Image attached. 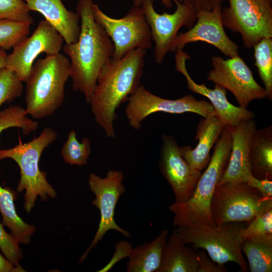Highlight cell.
Masks as SVG:
<instances>
[{
  "label": "cell",
  "mask_w": 272,
  "mask_h": 272,
  "mask_svg": "<svg viewBox=\"0 0 272 272\" xmlns=\"http://www.w3.org/2000/svg\"><path fill=\"white\" fill-rule=\"evenodd\" d=\"M24 0H0V20L23 22L32 25L33 19Z\"/></svg>",
  "instance_id": "31"
},
{
  "label": "cell",
  "mask_w": 272,
  "mask_h": 272,
  "mask_svg": "<svg viewBox=\"0 0 272 272\" xmlns=\"http://www.w3.org/2000/svg\"><path fill=\"white\" fill-rule=\"evenodd\" d=\"M222 9L224 26L239 33L250 48L261 39L272 38V0H228Z\"/></svg>",
  "instance_id": "8"
},
{
  "label": "cell",
  "mask_w": 272,
  "mask_h": 272,
  "mask_svg": "<svg viewBox=\"0 0 272 272\" xmlns=\"http://www.w3.org/2000/svg\"><path fill=\"white\" fill-rule=\"evenodd\" d=\"M212 63L213 69L209 73L208 80L230 91L239 106L247 108L252 100L266 97L265 89L257 83L251 71L239 55L226 60L214 56Z\"/></svg>",
  "instance_id": "12"
},
{
  "label": "cell",
  "mask_w": 272,
  "mask_h": 272,
  "mask_svg": "<svg viewBox=\"0 0 272 272\" xmlns=\"http://www.w3.org/2000/svg\"><path fill=\"white\" fill-rule=\"evenodd\" d=\"M197 253L198 260L197 272L227 271L224 265L216 264L215 262L208 257L205 250L201 249Z\"/></svg>",
  "instance_id": "34"
},
{
  "label": "cell",
  "mask_w": 272,
  "mask_h": 272,
  "mask_svg": "<svg viewBox=\"0 0 272 272\" xmlns=\"http://www.w3.org/2000/svg\"><path fill=\"white\" fill-rule=\"evenodd\" d=\"M93 0H79L77 12L81 30L78 41L65 44L62 49L69 57L72 88L82 93L87 103L96 88L103 67L113 57L114 45L94 17Z\"/></svg>",
  "instance_id": "1"
},
{
  "label": "cell",
  "mask_w": 272,
  "mask_h": 272,
  "mask_svg": "<svg viewBox=\"0 0 272 272\" xmlns=\"http://www.w3.org/2000/svg\"><path fill=\"white\" fill-rule=\"evenodd\" d=\"M63 42L56 29L47 21L42 20L30 37L13 48L12 52L8 54L5 67L13 71L21 81L26 82L36 57L42 53L46 55L59 53Z\"/></svg>",
  "instance_id": "13"
},
{
  "label": "cell",
  "mask_w": 272,
  "mask_h": 272,
  "mask_svg": "<svg viewBox=\"0 0 272 272\" xmlns=\"http://www.w3.org/2000/svg\"><path fill=\"white\" fill-rule=\"evenodd\" d=\"M0 248L5 257L15 266H19L22 252L12 234H8L0 223Z\"/></svg>",
  "instance_id": "33"
},
{
  "label": "cell",
  "mask_w": 272,
  "mask_h": 272,
  "mask_svg": "<svg viewBox=\"0 0 272 272\" xmlns=\"http://www.w3.org/2000/svg\"><path fill=\"white\" fill-rule=\"evenodd\" d=\"M173 233L167 239L157 272H197V253Z\"/></svg>",
  "instance_id": "22"
},
{
  "label": "cell",
  "mask_w": 272,
  "mask_h": 272,
  "mask_svg": "<svg viewBox=\"0 0 272 272\" xmlns=\"http://www.w3.org/2000/svg\"><path fill=\"white\" fill-rule=\"evenodd\" d=\"M8 54L6 50L0 48V70L5 67Z\"/></svg>",
  "instance_id": "39"
},
{
  "label": "cell",
  "mask_w": 272,
  "mask_h": 272,
  "mask_svg": "<svg viewBox=\"0 0 272 272\" xmlns=\"http://www.w3.org/2000/svg\"><path fill=\"white\" fill-rule=\"evenodd\" d=\"M57 137L54 129L45 127L37 137L28 143H23L20 140L13 148L0 149V161L11 159L20 168V179L16 189L18 192L25 191L24 208L28 213L34 207L38 196L42 201L56 197V191L48 182L46 173L39 169V162L43 151Z\"/></svg>",
  "instance_id": "5"
},
{
  "label": "cell",
  "mask_w": 272,
  "mask_h": 272,
  "mask_svg": "<svg viewBox=\"0 0 272 272\" xmlns=\"http://www.w3.org/2000/svg\"><path fill=\"white\" fill-rule=\"evenodd\" d=\"M145 0H132L133 6H141ZM162 4L167 8H170L172 6V2L174 3L178 0H160Z\"/></svg>",
  "instance_id": "38"
},
{
  "label": "cell",
  "mask_w": 272,
  "mask_h": 272,
  "mask_svg": "<svg viewBox=\"0 0 272 272\" xmlns=\"http://www.w3.org/2000/svg\"><path fill=\"white\" fill-rule=\"evenodd\" d=\"M123 177L121 171L115 170H109L104 177L95 173L90 174L88 183L90 189L95 195L92 205L99 210L100 219L92 242L81 258V262L84 260L90 250L96 246L108 231L115 230L126 237L130 236L128 231L117 224L114 216L118 200L125 191L123 184Z\"/></svg>",
  "instance_id": "11"
},
{
  "label": "cell",
  "mask_w": 272,
  "mask_h": 272,
  "mask_svg": "<svg viewBox=\"0 0 272 272\" xmlns=\"http://www.w3.org/2000/svg\"><path fill=\"white\" fill-rule=\"evenodd\" d=\"M248 161L252 176L272 179V126L257 129L250 140Z\"/></svg>",
  "instance_id": "21"
},
{
  "label": "cell",
  "mask_w": 272,
  "mask_h": 272,
  "mask_svg": "<svg viewBox=\"0 0 272 272\" xmlns=\"http://www.w3.org/2000/svg\"><path fill=\"white\" fill-rule=\"evenodd\" d=\"M91 152L90 140L84 137L81 142L77 138L75 130H71L61 149L60 153L64 162L72 165L83 166L87 164Z\"/></svg>",
  "instance_id": "27"
},
{
  "label": "cell",
  "mask_w": 272,
  "mask_h": 272,
  "mask_svg": "<svg viewBox=\"0 0 272 272\" xmlns=\"http://www.w3.org/2000/svg\"><path fill=\"white\" fill-rule=\"evenodd\" d=\"M255 65L264 84L266 97L272 100V38L261 39L253 46Z\"/></svg>",
  "instance_id": "26"
},
{
  "label": "cell",
  "mask_w": 272,
  "mask_h": 272,
  "mask_svg": "<svg viewBox=\"0 0 272 272\" xmlns=\"http://www.w3.org/2000/svg\"><path fill=\"white\" fill-rule=\"evenodd\" d=\"M248 226L243 227L241 236L244 238L272 234V209L262 213L251 221Z\"/></svg>",
  "instance_id": "32"
},
{
  "label": "cell",
  "mask_w": 272,
  "mask_h": 272,
  "mask_svg": "<svg viewBox=\"0 0 272 272\" xmlns=\"http://www.w3.org/2000/svg\"><path fill=\"white\" fill-rule=\"evenodd\" d=\"M235 223L215 226L191 224L177 227L173 233L185 244L205 250L216 263L224 265L234 262L242 271H247L248 266L242 251L244 239L241 234L243 227Z\"/></svg>",
  "instance_id": "6"
},
{
  "label": "cell",
  "mask_w": 272,
  "mask_h": 272,
  "mask_svg": "<svg viewBox=\"0 0 272 272\" xmlns=\"http://www.w3.org/2000/svg\"><path fill=\"white\" fill-rule=\"evenodd\" d=\"M23 91V82L15 72L6 67L0 70V106L20 97Z\"/></svg>",
  "instance_id": "30"
},
{
  "label": "cell",
  "mask_w": 272,
  "mask_h": 272,
  "mask_svg": "<svg viewBox=\"0 0 272 272\" xmlns=\"http://www.w3.org/2000/svg\"><path fill=\"white\" fill-rule=\"evenodd\" d=\"M256 128L253 118L242 120L231 128L232 146L230 157L227 169L218 185L227 182L247 183L252 176L248 155L251 138Z\"/></svg>",
  "instance_id": "18"
},
{
  "label": "cell",
  "mask_w": 272,
  "mask_h": 272,
  "mask_svg": "<svg viewBox=\"0 0 272 272\" xmlns=\"http://www.w3.org/2000/svg\"><path fill=\"white\" fill-rule=\"evenodd\" d=\"M125 114L130 126L135 130L142 127L144 120L156 112L182 114L192 112L203 118L214 115L212 105L206 100H198L192 95L172 100L160 97L140 85L127 101Z\"/></svg>",
  "instance_id": "10"
},
{
  "label": "cell",
  "mask_w": 272,
  "mask_h": 272,
  "mask_svg": "<svg viewBox=\"0 0 272 272\" xmlns=\"http://www.w3.org/2000/svg\"><path fill=\"white\" fill-rule=\"evenodd\" d=\"M31 25L29 23L4 19L0 20V48H13L28 37Z\"/></svg>",
  "instance_id": "29"
},
{
  "label": "cell",
  "mask_w": 272,
  "mask_h": 272,
  "mask_svg": "<svg viewBox=\"0 0 272 272\" xmlns=\"http://www.w3.org/2000/svg\"><path fill=\"white\" fill-rule=\"evenodd\" d=\"M232 146V130L225 126L192 197L185 202H174L169 206V210L174 215V226L179 227L194 224L216 226L211 214V200L228 167Z\"/></svg>",
  "instance_id": "3"
},
{
  "label": "cell",
  "mask_w": 272,
  "mask_h": 272,
  "mask_svg": "<svg viewBox=\"0 0 272 272\" xmlns=\"http://www.w3.org/2000/svg\"><path fill=\"white\" fill-rule=\"evenodd\" d=\"M242 251L251 272L272 271V234L244 238Z\"/></svg>",
  "instance_id": "25"
},
{
  "label": "cell",
  "mask_w": 272,
  "mask_h": 272,
  "mask_svg": "<svg viewBox=\"0 0 272 272\" xmlns=\"http://www.w3.org/2000/svg\"><path fill=\"white\" fill-rule=\"evenodd\" d=\"M221 12V6L210 11L197 12L196 23L187 31L177 35L170 51L182 50L188 43L202 41L215 46L226 56L232 57L239 55L238 46L225 31Z\"/></svg>",
  "instance_id": "16"
},
{
  "label": "cell",
  "mask_w": 272,
  "mask_h": 272,
  "mask_svg": "<svg viewBox=\"0 0 272 272\" xmlns=\"http://www.w3.org/2000/svg\"><path fill=\"white\" fill-rule=\"evenodd\" d=\"M272 209V197H263L246 183L227 182L217 185L211 203L216 226L231 222L251 221Z\"/></svg>",
  "instance_id": "7"
},
{
  "label": "cell",
  "mask_w": 272,
  "mask_h": 272,
  "mask_svg": "<svg viewBox=\"0 0 272 272\" xmlns=\"http://www.w3.org/2000/svg\"><path fill=\"white\" fill-rule=\"evenodd\" d=\"M25 109L20 106H10L0 111V135L5 130L12 128H21L22 132L28 135L36 130L37 121L30 119Z\"/></svg>",
  "instance_id": "28"
},
{
  "label": "cell",
  "mask_w": 272,
  "mask_h": 272,
  "mask_svg": "<svg viewBox=\"0 0 272 272\" xmlns=\"http://www.w3.org/2000/svg\"><path fill=\"white\" fill-rule=\"evenodd\" d=\"M176 52V69L185 77L187 88L210 100L213 107L214 116L225 126L233 128L242 120L254 118V113L252 111L247 108L236 106L230 103L227 98V91L222 87L215 84V88L211 89L204 83L198 84L195 83L190 76L186 67V61L190 59L189 55L182 50Z\"/></svg>",
  "instance_id": "17"
},
{
  "label": "cell",
  "mask_w": 272,
  "mask_h": 272,
  "mask_svg": "<svg viewBox=\"0 0 272 272\" xmlns=\"http://www.w3.org/2000/svg\"><path fill=\"white\" fill-rule=\"evenodd\" d=\"M15 194L0 184V213L2 224L7 227L19 243L27 244L35 231L34 226L25 222L16 212Z\"/></svg>",
  "instance_id": "24"
},
{
  "label": "cell",
  "mask_w": 272,
  "mask_h": 272,
  "mask_svg": "<svg viewBox=\"0 0 272 272\" xmlns=\"http://www.w3.org/2000/svg\"><path fill=\"white\" fill-rule=\"evenodd\" d=\"M30 11L40 13L61 35L66 44L76 42L81 30L80 17L68 10L61 0H24Z\"/></svg>",
  "instance_id": "19"
},
{
  "label": "cell",
  "mask_w": 272,
  "mask_h": 272,
  "mask_svg": "<svg viewBox=\"0 0 272 272\" xmlns=\"http://www.w3.org/2000/svg\"><path fill=\"white\" fill-rule=\"evenodd\" d=\"M178 1L192 7L198 12L212 11L217 6H221L224 0H178Z\"/></svg>",
  "instance_id": "36"
},
{
  "label": "cell",
  "mask_w": 272,
  "mask_h": 272,
  "mask_svg": "<svg viewBox=\"0 0 272 272\" xmlns=\"http://www.w3.org/2000/svg\"><path fill=\"white\" fill-rule=\"evenodd\" d=\"M70 76V61L65 55L59 53L38 59L25 82L27 114L35 119L53 114L63 104Z\"/></svg>",
  "instance_id": "4"
},
{
  "label": "cell",
  "mask_w": 272,
  "mask_h": 272,
  "mask_svg": "<svg viewBox=\"0 0 272 272\" xmlns=\"http://www.w3.org/2000/svg\"><path fill=\"white\" fill-rule=\"evenodd\" d=\"M168 230L164 229L152 241L131 249L127 263V272H157L160 267Z\"/></svg>",
  "instance_id": "23"
},
{
  "label": "cell",
  "mask_w": 272,
  "mask_h": 272,
  "mask_svg": "<svg viewBox=\"0 0 272 272\" xmlns=\"http://www.w3.org/2000/svg\"><path fill=\"white\" fill-rule=\"evenodd\" d=\"M21 266L14 265L6 257L0 253V272H24Z\"/></svg>",
  "instance_id": "37"
},
{
  "label": "cell",
  "mask_w": 272,
  "mask_h": 272,
  "mask_svg": "<svg viewBox=\"0 0 272 272\" xmlns=\"http://www.w3.org/2000/svg\"><path fill=\"white\" fill-rule=\"evenodd\" d=\"M147 51L138 48L120 58L112 57L101 70L88 104L95 122L107 137L115 138L116 110L140 86Z\"/></svg>",
  "instance_id": "2"
},
{
  "label": "cell",
  "mask_w": 272,
  "mask_h": 272,
  "mask_svg": "<svg viewBox=\"0 0 272 272\" xmlns=\"http://www.w3.org/2000/svg\"><path fill=\"white\" fill-rule=\"evenodd\" d=\"M93 12L95 20L102 26L113 42V58H120L138 48L147 50L152 47L150 28L142 6H133L120 19L108 16L95 4Z\"/></svg>",
  "instance_id": "9"
},
{
  "label": "cell",
  "mask_w": 272,
  "mask_h": 272,
  "mask_svg": "<svg viewBox=\"0 0 272 272\" xmlns=\"http://www.w3.org/2000/svg\"><path fill=\"white\" fill-rule=\"evenodd\" d=\"M225 125L214 115L203 118L198 123L195 140L198 144L193 148L189 146L180 147L181 155L193 168L201 171L211 159L210 152L219 139Z\"/></svg>",
  "instance_id": "20"
},
{
  "label": "cell",
  "mask_w": 272,
  "mask_h": 272,
  "mask_svg": "<svg viewBox=\"0 0 272 272\" xmlns=\"http://www.w3.org/2000/svg\"><path fill=\"white\" fill-rule=\"evenodd\" d=\"M162 141L159 169L171 187L175 202H185L193 195L202 173L185 160L173 136L164 134Z\"/></svg>",
  "instance_id": "15"
},
{
  "label": "cell",
  "mask_w": 272,
  "mask_h": 272,
  "mask_svg": "<svg viewBox=\"0 0 272 272\" xmlns=\"http://www.w3.org/2000/svg\"><path fill=\"white\" fill-rule=\"evenodd\" d=\"M249 186L256 189L265 198H271L272 196V181L264 178L258 179L252 176L246 183Z\"/></svg>",
  "instance_id": "35"
},
{
  "label": "cell",
  "mask_w": 272,
  "mask_h": 272,
  "mask_svg": "<svg viewBox=\"0 0 272 272\" xmlns=\"http://www.w3.org/2000/svg\"><path fill=\"white\" fill-rule=\"evenodd\" d=\"M175 3L176 8L172 14L157 13L154 0H145L141 6L155 43L154 56L158 63L162 62L170 51L179 29L183 26L190 29L196 21L197 12L194 8L178 1Z\"/></svg>",
  "instance_id": "14"
}]
</instances>
